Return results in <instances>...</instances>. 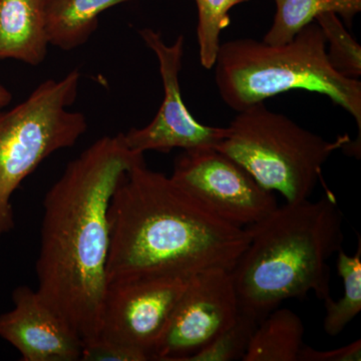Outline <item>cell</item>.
Masks as SVG:
<instances>
[{
    "instance_id": "obj_1",
    "label": "cell",
    "mask_w": 361,
    "mask_h": 361,
    "mask_svg": "<svg viewBox=\"0 0 361 361\" xmlns=\"http://www.w3.org/2000/svg\"><path fill=\"white\" fill-rule=\"evenodd\" d=\"M142 163L144 154L129 149L123 133L106 135L71 161L44 196L37 291L84 343L101 330L111 198L126 174Z\"/></svg>"
},
{
    "instance_id": "obj_2",
    "label": "cell",
    "mask_w": 361,
    "mask_h": 361,
    "mask_svg": "<svg viewBox=\"0 0 361 361\" xmlns=\"http://www.w3.org/2000/svg\"><path fill=\"white\" fill-rule=\"evenodd\" d=\"M109 220L108 286L232 271L251 238L248 227L222 219L146 161L130 169L116 187Z\"/></svg>"
},
{
    "instance_id": "obj_3",
    "label": "cell",
    "mask_w": 361,
    "mask_h": 361,
    "mask_svg": "<svg viewBox=\"0 0 361 361\" xmlns=\"http://www.w3.org/2000/svg\"><path fill=\"white\" fill-rule=\"evenodd\" d=\"M342 213L334 194L277 207L250 226V242L231 271L240 308L259 320L283 301L330 296L329 260L342 248Z\"/></svg>"
},
{
    "instance_id": "obj_4",
    "label": "cell",
    "mask_w": 361,
    "mask_h": 361,
    "mask_svg": "<svg viewBox=\"0 0 361 361\" xmlns=\"http://www.w3.org/2000/svg\"><path fill=\"white\" fill-rule=\"evenodd\" d=\"M326 47L315 21L288 44L271 45L253 39L223 42L214 65L221 99L238 113L290 90L316 92L355 118L361 142L360 80L334 71Z\"/></svg>"
},
{
    "instance_id": "obj_5",
    "label": "cell",
    "mask_w": 361,
    "mask_h": 361,
    "mask_svg": "<svg viewBox=\"0 0 361 361\" xmlns=\"http://www.w3.org/2000/svg\"><path fill=\"white\" fill-rule=\"evenodd\" d=\"M227 128V135L215 149L286 203L310 199L322 179L323 165L351 141L348 135L327 141L288 116L268 110L264 103L238 111Z\"/></svg>"
},
{
    "instance_id": "obj_6",
    "label": "cell",
    "mask_w": 361,
    "mask_h": 361,
    "mask_svg": "<svg viewBox=\"0 0 361 361\" xmlns=\"http://www.w3.org/2000/svg\"><path fill=\"white\" fill-rule=\"evenodd\" d=\"M80 73L42 82L23 103L0 111V237L13 229L11 199L40 164L52 154L71 148L87 129L75 104Z\"/></svg>"
},
{
    "instance_id": "obj_7",
    "label": "cell",
    "mask_w": 361,
    "mask_h": 361,
    "mask_svg": "<svg viewBox=\"0 0 361 361\" xmlns=\"http://www.w3.org/2000/svg\"><path fill=\"white\" fill-rule=\"evenodd\" d=\"M171 178L216 215L239 227L257 224L278 207L274 193L215 148L183 151Z\"/></svg>"
},
{
    "instance_id": "obj_8",
    "label": "cell",
    "mask_w": 361,
    "mask_h": 361,
    "mask_svg": "<svg viewBox=\"0 0 361 361\" xmlns=\"http://www.w3.org/2000/svg\"><path fill=\"white\" fill-rule=\"evenodd\" d=\"M139 35L158 59L164 97L151 123L146 127L132 128L123 133L127 146L140 154L148 151L169 153L175 149L189 151L216 148L227 135L228 128L211 127L198 122L183 99L180 71L184 58V35H179L172 44H168L161 33L152 28H142Z\"/></svg>"
},
{
    "instance_id": "obj_9",
    "label": "cell",
    "mask_w": 361,
    "mask_h": 361,
    "mask_svg": "<svg viewBox=\"0 0 361 361\" xmlns=\"http://www.w3.org/2000/svg\"><path fill=\"white\" fill-rule=\"evenodd\" d=\"M240 304L231 271L211 269L190 278L151 360L186 361L232 324Z\"/></svg>"
},
{
    "instance_id": "obj_10",
    "label": "cell",
    "mask_w": 361,
    "mask_h": 361,
    "mask_svg": "<svg viewBox=\"0 0 361 361\" xmlns=\"http://www.w3.org/2000/svg\"><path fill=\"white\" fill-rule=\"evenodd\" d=\"M190 278H148L108 286L96 339L135 346L151 357Z\"/></svg>"
},
{
    "instance_id": "obj_11",
    "label": "cell",
    "mask_w": 361,
    "mask_h": 361,
    "mask_svg": "<svg viewBox=\"0 0 361 361\" xmlns=\"http://www.w3.org/2000/svg\"><path fill=\"white\" fill-rule=\"evenodd\" d=\"M13 301V310L0 314V337L20 353L21 360H80L82 339L39 292L16 287Z\"/></svg>"
},
{
    "instance_id": "obj_12",
    "label": "cell",
    "mask_w": 361,
    "mask_h": 361,
    "mask_svg": "<svg viewBox=\"0 0 361 361\" xmlns=\"http://www.w3.org/2000/svg\"><path fill=\"white\" fill-rule=\"evenodd\" d=\"M49 45L44 0H0V61L37 66Z\"/></svg>"
},
{
    "instance_id": "obj_13",
    "label": "cell",
    "mask_w": 361,
    "mask_h": 361,
    "mask_svg": "<svg viewBox=\"0 0 361 361\" xmlns=\"http://www.w3.org/2000/svg\"><path fill=\"white\" fill-rule=\"evenodd\" d=\"M129 1L132 0H44L49 45L65 51L78 49L97 30L102 13Z\"/></svg>"
},
{
    "instance_id": "obj_14",
    "label": "cell",
    "mask_w": 361,
    "mask_h": 361,
    "mask_svg": "<svg viewBox=\"0 0 361 361\" xmlns=\"http://www.w3.org/2000/svg\"><path fill=\"white\" fill-rule=\"evenodd\" d=\"M304 334L300 316L276 308L259 322L243 361H298Z\"/></svg>"
},
{
    "instance_id": "obj_15",
    "label": "cell",
    "mask_w": 361,
    "mask_h": 361,
    "mask_svg": "<svg viewBox=\"0 0 361 361\" xmlns=\"http://www.w3.org/2000/svg\"><path fill=\"white\" fill-rule=\"evenodd\" d=\"M276 6L272 26L263 42L271 45L288 44L297 33L314 23L319 14L336 13L346 25H353L361 11V0H274Z\"/></svg>"
},
{
    "instance_id": "obj_16",
    "label": "cell",
    "mask_w": 361,
    "mask_h": 361,
    "mask_svg": "<svg viewBox=\"0 0 361 361\" xmlns=\"http://www.w3.org/2000/svg\"><path fill=\"white\" fill-rule=\"evenodd\" d=\"M337 272L343 281V294L338 300L329 296L325 307L323 329L329 336H336L360 314L361 311V239L353 255L343 248L337 252Z\"/></svg>"
},
{
    "instance_id": "obj_17",
    "label": "cell",
    "mask_w": 361,
    "mask_h": 361,
    "mask_svg": "<svg viewBox=\"0 0 361 361\" xmlns=\"http://www.w3.org/2000/svg\"><path fill=\"white\" fill-rule=\"evenodd\" d=\"M250 0H195L198 11L197 42L199 59L205 70H212L221 45V33L231 23L230 11Z\"/></svg>"
},
{
    "instance_id": "obj_18",
    "label": "cell",
    "mask_w": 361,
    "mask_h": 361,
    "mask_svg": "<svg viewBox=\"0 0 361 361\" xmlns=\"http://www.w3.org/2000/svg\"><path fill=\"white\" fill-rule=\"evenodd\" d=\"M326 44L329 65L343 77L358 80L361 77V47L349 33L341 18L334 13L316 18Z\"/></svg>"
},
{
    "instance_id": "obj_19",
    "label": "cell",
    "mask_w": 361,
    "mask_h": 361,
    "mask_svg": "<svg viewBox=\"0 0 361 361\" xmlns=\"http://www.w3.org/2000/svg\"><path fill=\"white\" fill-rule=\"evenodd\" d=\"M259 322L255 315L240 308L238 316L230 326L186 361L243 360Z\"/></svg>"
},
{
    "instance_id": "obj_20",
    "label": "cell",
    "mask_w": 361,
    "mask_h": 361,
    "mask_svg": "<svg viewBox=\"0 0 361 361\" xmlns=\"http://www.w3.org/2000/svg\"><path fill=\"white\" fill-rule=\"evenodd\" d=\"M80 360L84 361H147L151 360L147 351L116 342L92 341L82 345Z\"/></svg>"
},
{
    "instance_id": "obj_21",
    "label": "cell",
    "mask_w": 361,
    "mask_h": 361,
    "mask_svg": "<svg viewBox=\"0 0 361 361\" xmlns=\"http://www.w3.org/2000/svg\"><path fill=\"white\" fill-rule=\"evenodd\" d=\"M360 339L331 350H318V349L304 345L299 355L298 361H360Z\"/></svg>"
},
{
    "instance_id": "obj_22",
    "label": "cell",
    "mask_w": 361,
    "mask_h": 361,
    "mask_svg": "<svg viewBox=\"0 0 361 361\" xmlns=\"http://www.w3.org/2000/svg\"><path fill=\"white\" fill-rule=\"evenodd\" d=\"M13 101V94L11 90L0 84V111L4 110Z\"/></svg>"
}]
</instances>
